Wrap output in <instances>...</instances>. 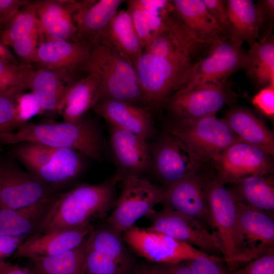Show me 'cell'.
<instances>
[{"label": "cell", "instance_id": "cell-35", "mask_svg": "<svg viewBox=\"0 0 274 274\" xmlns=\"http://www.w3.org/2000/svg\"><path fill=\"white\" fill-rule=\"evenodd\" d=\"M119 233L109 229L93 230L92 228L87 240V247L112 258L128 269L133 266V260Z\"/></svg>", "mask_w": 274, "mask_h": 274}, {"label": "cell", "instance_id": "cell-43", "mask_svg": "<svg viewBox=\"0 0 274 274\" xmlns=\"http://www.w3.org/2000/svg\"><path fill=\"white\" fill-rule=\"evenodd\" d=\"M40 33L27 36L14 43L13 48L20 63L30 64L33 63L38 46Z\"/></svg>", "mask_w": 274, "mask_h": 274}, {"label": "cell", "instance_id": "cell-36", "mask_svg": "<svg viewBox=\"0 0 274 274\" xmlns=\"http://www.w3.org/2000/svg\"><path fill=\"white\" fill-rule=\"evenodd\" d=\"M35 33L40 32L33 1L20 9L0 31V42L9 47L17 41Z\"/></svg>", "mask_w": 274, "mask_h": 274}, {"label": "cell", "instance_id": "cell-45", "mask_svg": "<svg viewBox=\"0 0 274 274\" xmlns=\"http://www.w3.org/2000/svg\"><path fill=\"white\" fill-rule=\"evenodd\" d=\"M202 1L210 14L216 19L222 28L228 35L229 21L227 1Z\"/></svg>", "mask_w": 274, "mask_h": 274}, {"label": "cell", "instance_id": "cell-20", "mask_svg": "<svg viewBox=\"0 0 274 274\" xmlns=\"http://www.w3.org/2000/svg\"><path fill=\"white\" fill-rule=\"evenodd\" d=\"M201 44H205L179 18L168 13L160 31L144 52L163 58L192 59L193 54Z\"/></svg>", "mask_w": 274, "mask_h": 274}, {"label": "cell", "instance_id": "cell-13", "mask_svg": "<svg viewBox=\"0 0 274 274\" xmlns=\"http://www.w3.org/2000/svg\"><path fill=\"white\" fill-rule=\"evenodd\" d=\"M58 192L12 159H0V209L27 207Z\"/></svg>", "mask_w": 274, "mask_h": 274}, {"label": "cell", "instance_id": "cell-7", "mask_svg": "<svg viewBox=\"0 0 274 274\" xmlns=\"http://www.w3.org/2000/svg\"><path fill=\"white\" fill-rule=\"evenodd\" d=\"M242 44L229 36L211 44L208 55L190 66L179 89L227 81L230 75L245 66L247 51Z\"/></svg>", "mask_w": 274, "mask_h": 274}, {"label": "cell", "instance_id": "cell-46", "mask_svg": "<svg viewBox=\"0 0 274 274\" xmlns=\"http://www.w3.org/2000/svg\"><path fill=\"white\" fill-rule=\"evenodd\" d=\"M253 104L264 115H274V86H268L261 89L252 99Z\"/></svg>", "mask_w": 274, "mask_h": 274}, {"label": "cell", "instance_id": "cell-53", "mask_svg": "<svg viewBox=\"0 0 274 274\" xmlns=\"http://www.w3.org/2000/svg\"><path fill=\"white\" fill-rule=\"evenodd\" d=\"M0 58L16 64H20L17 57L10 51L8 47L0 42Z\"/></svg>", "mask_w": 274, "mask_h": 274}, {"label": "cell", "instance_id": "cell-48", "mask_svg": "<svg viewBox=\"0 0 274 274\" xmlns=\"http://www.w3.org/2000/svg\"><path fill=\"white\" fill-rule=\"evenodd\" d=\"M26 238L0 235V266L6 262L5 260L6 258L13 255Z\"/></svg>", "mask_w": 274, "mask_h": 274}, {"label": "cell", "instance_id": "cell-9", "mask_svg": "<svg viewBox=\"0 0 274 274\" xmlns=\"http://www.w3.org/2000/svg\"><path fill=\"white\" fill-rule=\"evenodd\" d=\"M235 98V94L226 81L179 89L165 104L174 121H184L216 115Z\"/></svg>", "mask_w": 274, "mask_h": 274}, {"label": "cell", "instance_id": "cell-25", "mask_svg": "<svg viewBox=\"0 0 274 274\" xmlns=\"http://www.w3.org/2000/svg\"><path fill=\"white\" fill-rule=\"evenodd\" d=\"M100 99L98 80L93 74L87 73L70 85L58 106L57 113L64 121L76 122Z\"/></svg>", "mask_w": 274, "mask_h": 274}, {"label": "cell", "instance_id": "cell-38", "mask_svg": "<svg viewBox=\"0 0 274 274\" xmlns=\"http://www.w3.org/2000/svg\"><path fill=\"white\" fill-rule=\"evenodd\" d=\"M16 145H17L13 150L14 157L22 162L32 174L49 162L57 149L29 142Z\"/></svg>", "mask_w": 274, "mask_h": 274}, {"label": "cell", "instance_id": "cell-52", "mask_svg": "<svg viewBox=\"0 0 274 274\" xmlns=\"http://www.w3.org/2000/svg\"><path fill=\"white\" fill-rule=\"evenodd\" d=\"M166 265L168 274H193L185 261Z\"/></svg>", "mask_w": 274, "mask_h": 274}, {"label": "cell", "instance_id": "cell-32", "mask_svg": "<svg viewBox=\"0 0 274 274\" xmlns=\"http://www.w3.org/2000/svg\"><path fill=\"white\" fill-rule=\"evenodd\" d=\"M250 47L243 68L259 85L274 86L273 37H263Z\"/></svg>", "mask_w": 274, "mask_h": 274}, {"label": "cell", "instance_id": "cell-22", "mask_svg": "<svg viewBox=\"0 0 274 274\" xmlns=\"http://www.w3.org/2000/svg\"><path fill=\"white\" fill-rule=\"evenodd\" d=\"M121 0L83 1L73 15L77 41L93 45L104 38Z\"/></svg>", "mask_w": 274, "mask_h": 274}, {"label": "cell", "instance_id": "cell-16", "mask_svg": "<svg viewBox=\"0 0 274 274\" xmlns=\"http://www.w3.org/2000/svg\"><path fill=\"white\" fill-rule=\"evenodd\" d=\"M151 148V169L166 187L199 168L185 145L168 131Z\"/></svg>", "mask_w": 274, "mask_h": 274}, {"label": "cell", "instance_id": "cell-17", "mask_svg": "<svg viewBox=\"0 0 274 274\" xmlns=\"http://www.w3.org/2000/svg\"><path fill=\"white\" fill-rule=\"evenodd\" d=\"M92 45L82 41L45 40L38 45L33 63L38 68L59 71L79 77L85 73Z\"/></svg>", "mask_w": 274, "mask_h": 274}, {"label": "cell", "instance_id": "cell-39", "mask_svg": "<svg viewBox=\"0 0 274 274\" xmlns=\"http://www.w3.org/2000/svg\"><path fill=\"white\" fill-rule=\"evenodd\" d=\"M33 71L31 64H16L0 58V92L13 88L28 89Z\"/></svg>", "mask_w": 274, "mask_h": 274}, {"label": "cell", "instance_id": "cell-21", "mask_svg": "<svg viewBox=\"0 0 274 274\" xmlns=\"http://www.w3.org/2000/svg\"><path fill=\"white\" fill-rule=\"evenodd\" d=\"M93 108L109 125L132 132L146 140L154 133L152 117L146 107L103 98Z\"/></svg>", "mask_w": 274, "mask_h": 274}, {"label": "cell", "instance_id": "cell-6", "mask_svg": "<svg viewBox=\"0 0 274 274\" xmlns=\"http://www.w3.org/2000/svg\"><path fill=\"white\" fill-rule=\"evenodd\" d=\"M121 191L114 208L108 218L110 228L121 233L146 216L154 206L161 203L164 188L140 176L122 178Z\"/></svg>", "mask_w": 274, "mask_h": 274}, {"label": "cell", "instance_id": "cell-1", "mask_svg": "<svg viewBox=\"0 0 274 274\" xmlns=\"http://www.w3.org/2000/svg\"><path fill=\"white\" fill-rule=\"evenodd\" d=\"M114 178L97 184L79 185L58 193L35 233L80 229L104 217L115 203Z\"/></svg>", "mask_w": 274, "mask_h": 274}, {"label": "cell", "instance_id": "cell-10", "mask_svg": "<svg viewBox=\"0 0 274 274\" xmlns=\"http://www.w3.org/2000/svg\"><path fill=\"white\" fill-rule=\"evenodd\" d=\"M123 233L124 243L133 253L153 262L173 264L209 255L184 242L148 228L133 225Z\"/></svg>", "mask_w": 274, "mask_h": 274}, {"label": "cell", "instance_id": "cell-50", "mask_svg": "<svg viewBox=\"0 0 274 274\" xmlns=\"http://www.w3.org/2000/svg\"><path fill=\"white\" fill-rule=\"evenodd\" d=\"M257 6L260 9L263 20L264 26L266 23L273 21L274 16V1L262 0L259 1Z\"/></svg>", "mask_w": 274, "mask_h": 274}, {"label": "cell", "instance_id": "cell-42", "mask_svg": "<svg viewBox=\"0 0 274 274\" xmlns=\"http://www.w3.org/2000/svg\"><path fill=\"white\" fill-rule=\"evenodd\" d=\"M224 259L209 255L185 261L193 274H231L222 263Z\"/></svg>", "mask_w": 274, "mask_h": 274}, {"label": "cell", "instance_id": "cell-5", "mask_svg": "<svg viewBox=\"0 0 274 274\" xmlns=\"http://www.w3.org/2000/svg\"><path fill=\"white\" fill-rule=\"evenodd\" d=\"M168 131L182 142L199 163L212 161L231 145L242 142L223 119L216 115L174 121Z\"/></svg>", "mask_w": 274, "mask_h": 274}, {"label": "cell", "instance_id": "cell-33", "mask_svg": "<svg viewBox=\"0 0 274 274\" xmlns=\"http://www.w3.org/2000/svg\"><path fill=\"white\" fill-rule=\"evenodd\" d=\"M87 238L78 246L58 254L30 258L36 274H84Z\"/></svg>", "mask_w": 274, "mask_h": 274}, {"label": "cell", "instance_id": "cell-28", "mask_svg": "<svg viewBox=\"0 0 274 274\" xmlns=\"http://www.w3.org/2000/svg\"><path fill=\"white\" fill-rule=\"evenodd\" d=\"M229 28V36L242 44L251 46L260 40L264 27L260 9L251 0L227 1Z\"/></svg>", "mask_w": 274, "mask_h": 274}, {"label": "cell", "instance_id": "cell-27", "mask_svg": "<svg viewBox=\"0 0 274 274\" xmlns=\"http://www.w3.org/2000/svg\"><path fill=\"white\" fill-rule=\"evenodd\" d=\"M222 119L242 142L273 156V133L251 111L243 108H233Z\"/></svg>", "mask_w": 274, "mask_h": 274}, {"label": "cell", "instance_id": "cell-37", "mask_svg": "<svg viewBox=\"0 0 274 274\" xmlns=\"http://www.w3.org/2000/svg\"><path fill=\"white\" fill-rule=\"evenodd\" d=\"M127 3V9L145 50L160 31L168 13L161 15L148 11L141 6L138 0L128 1Z\"/></svg>", "mask_w": 274, "mask_h": 274}, {"label": "cell", "instance_id": "cell-8", "mask_svg": "<svg viewBox=\"0 0 274 274\" xmlns=\"http://www.w3.org/2000/svg\"><path fill=\"white\" fill-rule=\"evenodd\" d=\"M208 198L217 235L222 247V255L231 273L243 264L236 238V199L231 189L216 177L211 178Z\"/></svg>", "mask_w": 274, "mask_h": 274}, {"label": "cell", "instance_id": "cell-31", "mask_svg": "<svg viewBox=\"0 0 274 274\" xmlns=\"http://www.w3.org/2000/svg\"><path fill=\"white\" fill-rule=\"evenodd\" d=\"M104 38L134 67L144 52V48L127 9L117 12Z\"/></svg>", "mask_w": 274, "mask_h": 274}, {"label": "cell", "instance_id": "cell-2", "mask_svg": "<svg viewBox=\"0 0 274 274\" xmlns=\"http://www.w3.org/2000/svg\"><path fill=\"white\" fill-rule=\"evenodd\" d=\"M34 142L54 148L76 150L95 161H102V142L96 125L84 117L76 122L48 121L25 123L16 131L0 134V143Z\"/></svg>", "mask_w": 274, "mask_h": 274}, {"label": "cell", "instance_id": "cell-19", "mask_svg": "<svg viewBox=\"0 0 274 274\" xmlns=\"http://www.w3.org/2000/svg\"><path fill=\"white\" fill-rule=\"evenodd\" d=\"M80 2L60 0L33 1L39 22L40 38L76 41L73 15Z\"/></svg>", "mask_w": 274, "mask_h": 274}, {"label": "cell", "instance_id": "cell-23", "mask_svg": "<svg viewBox=\"0 0 274 274\" xmlns=\"http://www.w3.org/2000/svg\"><path fill=\"white\" fill-rule=\"evenodd\" d=\"M92 227L34 233L27 237L13 254L15 257L31 258L53 256L72 249L88 237Z\"/></svg>", "mask_w": 274, "mask_h": 274}, {"label": "cell", "instance_id": "cell-26", "mask_svg": "<svg viewBox=\"0 0 274 274\" xmlns=\"http://www.w3.org/2000/svg\"><path fill=\"white\" fill-rule=\"evenodd\" d=\"M178 18L204 44L229 36L210 14L202 0L170 1Z\"/></svg>", "mask_w": 274, "mask_h": 274}, {"label": "cell", "instance_id": "cell-4", "mask_svg": "<svg viewBox=\"0 0 274 274\" xmlns=\"http://www.w3.org/2000/svg\"><path fill=\"white\" fill-rule=\"evenodd\" d=\"M192 63L191 58H163L144 52L134 65L144 106L158 109L165 105Z\"/></svg>", "mask_w": 274, "mask_h": 274}, {"label": "cell", "instance_id": "cell-11", "mask_svg": "<svg viewBox=\"0 0 274 274\" xmlns=\"http://www.w3.org/2000/svg\"><path fill=\"white\" fill-rule=\"evenodd\" d=\"M146 217L151 222L148 228L150 230L184 242L207 254H222L216 233L192 217L166 208L160 211L153 210Z\"/></svg>", "mask_w": 274, "mask_h": 274}, {"label": "cell", "instance_id": "cell-51", "mask_svg": "<svg viewBox=\"0 0 274 274\" xmlns=\"http://www.w3.org/2000/svg\"><path fill=\"white\" fill-rule=\"evenodd\" d=\"M0 274H33L28 268L5 262L0 266Z\"/></svg>", "mask_w": 274, "mask_h": 274}, {"label": "cell", "instance_id": "cell-44", "mask_svg": "<svg viewBox=\"0 0 274 274\" xmlns=\"http://www.w3.org/2000/svg\"><path fill=\"white\" fill-rule=\"evenodd\" d=\"M248 263L231 274H274L273 248Z\"/></svg>", "mask_w": 274, "mask_h": 274}, {"label": "cell", "instance_id": "cell-24", "mask_svg": "<svg viewBox=\"0 0 274 274\" xmlns=\"http://www.w3.org/2000/svg\"><path fill=\"white\" fill-rule=\"evenodd\" d=\"M58 193L27 207L0 209V235L27 237L34 234Z\"/></svg>", "mask_w": 274, "mask_h": 274}, {"label": "cell", "instance_id": "cell-14", "mask_svg": "<svg viewBox=\"0 0 274 274\" xmlns=\"http://www.w3.org/2000/svg\"><path fill=\"white\" fill-rule=\"evenodd\" d=\"M198 169L164 188L161 203L164 207L192 217L216 232L208 198L211 178L198 172Z\"/></svg>", "mask_w": 274, "mask_h": 274}, {"label": "cell", "instance_id": "cell-49", "mask_svg": "<svg viewBox=\"0 0 274 274\" xmlns=\"http://www.w3.org/2000/svg\"><path fill=\"white\" fill-rule=\"evenodd\" d=\"M133 267V266H132ZM126 274H168L165 264L132 267Z\"/></svg>", "mask_w": 274, "mask_h": 274}, {"label": "cell", "instance_id": "cell-40", "mask_svg": "<svg viewBox=\"0 0 274 274\" xmlns=\"http://www.w3.org/2000/svg\"><path fill=\"white\" fill-rule=\"evenodd\" d=\"M23 92L18 88L0 92V134L12 132L18 128L16 117V99Z\"/></svg>", "mask_w": 274, "mask_h": 274}, {"label": "cell", "instance_id": "cell-41", "mask_svg": "<svg viewBox=\"0 0 274 274\" xmlns=\"http://www.w3.org/2000/svg\"><path fill=\"white\" fill-rule=\"evenodd\" d=\"M43 113L39 98L32 92L19 94L16 99V117L18 127L35 116Z\"/></svg>", "mask_w": 274, "mask_h": 274}, {"label": "cell", "instance_id": "cell-29", "mask_svg": "<svg viewBox=\"0 0 274 274\" xmlns=\"http://www.w3.org/2000/svg\"><path fill=\"white\" fill-rule=\"evenodd\" d=\"M78 79L64 72L38 68L32 73L28 89L39 98L43 112L57 113L63 95L70 85Z\"/></svg>", "mask_w": 274, "mask_h": 274}, {"label": "cell", "instance_id": "cell-15", "mask_svg": "<svg viewBox=\"0 0 274 274\" xmlns=\"http://www.w3.org/2000/svg\"><path fill=\"white\" fill-rule=\"evenodd\" d=\"M271 157L258 147L239 142L228 147L212 162L217 172L215 177L225 185L235 184L250 176H267L273 170Z\"/></svg>", "mask_w": 274, "mask_h": 274}, {"label": "cell", "instance_id": "cell-34", "mask_svg": "<svg viewBox=\"0 0 274 274\" xmlns=\"http://www.w3.org/2000/svg\"><path fill=\"white\" fill-rule=\"evenodd\" d=\"M231 190L235 199L245 204L271 214L274 210L273 183L267 176L252 175L244 178Z\"/></svg>", "mask_w": 274, "mask_h": 274}, {"label": "cell", "instance_id": "cell-47", "mask_svg": "<svg viewBox=\"0 0 274 274\" xmlns=\"http://www.w3.org/2000/svg\"><path fill=\"white\" fill-rule=\"evenodd\" d=\"M30 2L27 0H0V31L20 9Z\"/></svg>", "mask_w": 274, "mask_h": 274}, {"label": "cell", "instance_id": "cell-18", "mask_svg": "<svg viewBox=\"0 0 274 274\" xmlns=\"http://www.w3.org/2000/svg\"><path fill=\"white\" fill-rule=\"evenodd\" d=\"M111 146L118 168L117 181L130 176H140L151 169V148L145 139L109 125Z\"/></svg>", "mask_w": 274, "mask_h": 274}, {"label": "cell", "instance_id": "cell-3", "mask_svg": "<svg viewBox=\"0 0 274 274\" xmlns=\"http://www.w3.org/2000/svg\"><path fill=\"white\" fill-rule=\"evenodd\" d=\"M92 45L85 73L93 74L98 80L101 89L100 99L109 98L144 106L133 64L105 38Z\"/></svg>", "mask_w": 274, "mask_h": 274}, {"label": "cell", "instance_id": "cell-30", "mask_svg": "<svg viewBox=\"0 0 274 274\" xmlns=\"http://www.w3.org/2000/svg\"><path fill=\"white\" fill-rule=\"evenodd\" d=\"M83 154L68 148H57L49 162L33 174L41 181L58 190L78 177L83 169Z\"/></svg>", "mask_w": 274, "mask_h": 274}, {"label": "cell", "instance_id": "cell-12", "mask_svg": "<svg viewBox=\"0 0 274 274\" xmlns=\"http://www.w3.org/2000/svg\"><path fill=\"white\" fill-rule=\"evenodd\" d=\"M236 216L237 243L243 263L273 248L274 219L271 214L236 200Z\"/></svg>", "mask_w": 274, "mask_h": 274}]
</instances>
